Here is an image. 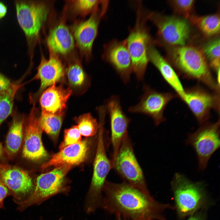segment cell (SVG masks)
<instances>
[{"instance_id": "obj_23", "label": "cell", "mask_w": 220, "mask_h": 220, "mask_svg": "<svg viewBox=\"0 0 220 220\" xmlns=\"http://www.w3.org/2000/svg\"><path fill=\"white\" fill-rule=\"evenodd\" d=\"M65 79L72 92H81L86 89L90 84V80L81 64L78 61L69 63L65 68Z\"/></svg>"}, {"instance_id": "obj_11", "label": "cell", "mask_w": 220, "mask_h": 220, "mask_svg": "<svg viewBox=\"0 0 220 220\" xmlns=\"http://www.w3.org/2000/svg\"><path fill=\"white\" fill-rule=\"evenodd\" d=\"M219 92H211L196 86L185 90L182 100L200 124L207 122L212 109L219 111Z\"/></svg>"}, {"instance_id": "obj_14", "label": "cell", "mask_w": 220, "mask_h": 220, "mask_svg": "<svg viewBox=\"0 0 220 220\" xmlns=\"http://www.w3.org/2000/svg\"><path fill=\"white\" fill-rule=\"evenodd\" d=\"M38 110L35 104H33L27 118L24 131L23 156L32 160H41L47 155L42 140L43 130L39 123Z\"/></svg>"}, {"instance_id": "obj_20", "label": "cell", "mask_w": 220, "mask_h": 220, "mask_svg": "<svg viewBox=\"0 0 220 220\" xmlns=\"http://www.w3.org/2000/svg\"><path fill=\"white\" fill-rule=\"evenodd\" d=\"M72 93L69 87L62 84L49 87L39 97L41 112L56 114L65 112L67 102Z\"/></svg>"}, {"instance_id": "obj_38", "label": "cell", "mask_w": 220, "mask_h": 220, "mask_svg": "<svg viewBox=\"0 0 220 220\" xmlns=\"http://www.w3.org/2000/svg\"><path fill=\"white\" fill-rule=\"evenodd\" d=\"M117 220H126L123 219H122L120 217H118Z\"/></svg>"}, {"instance_id": "obj_13", "label": "cell", "mask_w": 220, "mask_h": 220, "mask_svg": "<svg viewBox=\"0 0 220 220\" xmlns=\"http://www.w3.org/2000/svg\"><path fill=\"white\" fill-rule=\"evenodd\" d=\"M144 93L139 102L130 107L128 111L132 113H141L151 117L158 125L164 122V112L169 102L175 97L170 92H161L147 85L143 87Z\"/></svg>"}, {"instance_id": "obj_32", "label": "cell", "mask_w": 220, "mask_h": 220, "mask_svg": "<svg viewBox=\"0 0 220 220\" xmlns=\"http://www.w3.org/2000/svg\"><path fill=\"white\" fill-rule=\"evenodd\" d=\"M81 135L77 125L72 126L71 128L64 131V141L59 146L60 150L72 145L81 141Z\"/></svg>"}, {"instance_id": "obj_8", "label": "cell", "mask_w": 220, "mask_h": 220, "mask_svg": "<svg viewBox=\"0 0 220 220\" xmlns=\"http://www.w3.org/2000/svg\"><path fill=\"white\" fill-rule=\"evenodd\" d=\"M112 167L125 182L144 192L149 193L128 133L123 140Z\"/></svg>"}, {"instance_id": "obj_16", "label": "cell", "mask_w": 220, "mask_h": 220, "mask_svg": "<svg viewBox=\"0 0 220 220\" xmlns=\"http://www.w3.org/2000/svg\"><path fill=\"white\" fill-rule=\"evenodd\" d=\"M106 103L105 105L110 120L111 140L113 150L111 160L112 165L123 140L128 133L127 129L131 119L123 112L118 96H112Z\"/></svg>"}, {"instance_id": "obj_5", "label": "cell", "mask_w": 220, "mask_h": 220, "mask_svg": "<svg viewBox=\"0 0 220 220\" xmlns=\"http://www.w3.org/2000/svg\"><path fill=\"white\" fill-rule=\"evenodd\" d=\"M105 119H99L97 143L93 165V172L90 187L87 193L85 205L86 212L89 214L101 207L102 192L106 177L112 169L111 160L108 157L104 138Z\"/></svg>"}, {"instance_id": "obj_29", "label": "cell", "mask_w": 220, "mask_h": 220, "mask_svg": "<svg viewBox=\"0 0 220 220\" xmlns=\"http://www.w3.org/2000/svg\"><path fill=\"white\" fill-rule=\"evenodd\" d=\"M20 86L15 85L0 94V125L11 113L15 94Z\"/></svg>"}, {"instance_id": "obj_24", "label": "cell", "mask_w": 220, "mask_h": 220, "mask_svg": "<svg viewBox=\"0 0 220 220\" xmlns=\"http://www.w3.org/2000/svg\"><path fill=\"white\" fill-rule=\"evenodd\" d=\"M205 37L217 36L219 34L220 19L219 14L199 16L193 14L188 19Z\"/></svg>"}, {"instance_id": "obj_3", "label": "cell", "mask_w": 220, "mask_h": 220, "mask_svg": "<svg viewBox=\"0 0 220 220\" xmlns=\"http://www.w3.org/2000/svg\"><path fill=\"white\" fill-rule=\"evenodd\" d=\"M136 6L135 24L126 40L131 58L132 72L140 81L144 78L149 61L148 48L153 42L147 24L150 13L145 9L140 2H138Z\"/></svg>"}, {"instance_id": "obj_19", "label": "cell", "mask_w": 220, "mask_h": 220, "mask_svg": "<svg viewBox=\"0 0 220 220\" xmlns=\"http://www.w3.org/2000/svg\"><path fill=\"white\" fill-rule=\"evenodd\" d=\"M90 144V141L86 139L64 148L44 163L42 169L44 170L50 167L72 166L79 164L86 158Z\"/></svg>"}, {"instance_id": "obj_39", "label": "cell", "mask_w": 220, "mask_h": 220, "mask_svg": "<svg viewBox=\"0 0 220 220\" xmlns=\"http://www.w3.org/2000/svg\"><path fill=\"white\" fill-rule=\"evenodd\" d=\"M61 219H62V218H60L58 220H61Z\"/></svg>"}, {"instance_id": "obj_1", "label": "cell", "mask_w": 220, "mask_h": 220, "mask_svg": "<svg viewBox=\"0 0 220 220\" xmlns=\"http://www.w3.org/2000/svg\"><path fill=\"white\" fill-rule=\"evenodd\" d=\"M102 207L126 220H167L164 213L172 208L159 202L150 195L124 182L106 181Z\"/></svg>"}, {"instance_id": "obj_9", "label": "cell", "mask_w": 220, "mask_h": 220, "mask_svg": "<svg viewBox=\"0 0 220 220\" xmlns=\"http://www.w3.org/2000/svg\"><path fill=\"white\" fill-rule=\"evenodd\" d=\"M220 120L212 123L206 122L195 132L189 134L186 140L196 153L199 169L203 170L214 152L220 147Z\"/></svg>"}, {"instance_id": "obj_27", "label": "cell", "mask_w": 220, "mask_h": 220, "mask_svg": "<svg viewBox=\"0 0 220 220\" xmlns=\"http://www.w3.org/2000/svg\"><path fill=\"white\" fill-rule=\"evenodd\" d=\"M201 50L210 67L217 73L220 72V39L216 37L206 42Z\"/></svg>"}, {"instance_id": "obj_2", "label": "cell", "mask_w": 220, "mask_h": 220, "mask_svg": "<svg viewBox=\"0 0 220 220\" xmlns=\"http://www.w3.org/2000/svg\"><path fill=\"white\" fill-rule=\"evenodd\" d=\"M168 55L170 63L183 77L197 80L214 91L219 92V85L201 49L191 45L172 47Z\"/></svg>"}, {"instance_id": "obj_31", "label": "cell", "mask_w": 220, "mask_h": 220, "mask_svg": "<svg viewBox=\"0 0 220 220\" xmlns=\"http://www.w3.org/2000/svg\"><path fill=\"white\" fill-rule=\"evenodd\" d=\"M102 0H78L73 1L75 10L82 15L92 13L98 7Z\"/></svg>"}, {"instance_id": "obj_12", "label": "cell", "mask_w": 220, "mask_h": 220, "mask_svg": "<svg viewBox=\"0 0 220 220\" xmlns=\"http://www.w3.org/2000/svg\"><path fill=\"white\" fill-rule=\"evenodd\" d=\"M0 180L11 192L13 201L18 205L30 197L35 187L27 171L7 165L0 164Z\"/></svg>"}, {"instance_id": "obj_15", "label": "cell", "mask_w": 220, "mask_h": 220, "mask_svg": "<svg viewBox=\"0 0 220 220\" xmlns=\"http://www.w3.org/2000/svg\"><path fill=\"white\" fill-rule=\"evenodd\" d=\"M108 4V1H102L101 7L94 11L88 19L77 24L74 28V37L78 47L88 57L91 56L100 21L106 12Z\"/></svg>"}, {"instance_id": "obj_34", "label": "cell", "mask_w": 220, "mask_h": 220, "mask_svg": "<svg viewBox=\"0 0 220 220\" xmlns=\"http://www.w3.org/2000/svg\"><path fill=\"white\" fill-rule=\"evenodd\" d=\"M14 85L7 78L0 73V94L9 90Z\"/></svg>"}, {"instance_id": "obj_28", "label": "cell", "mask_w": 220, "mask_h": 220, "mask_svg": "<svg viewBox=\"0 0 220 220\" xmlns=\"http://www.w3.org/2000/svg\"><path fill=\"white\" fill-rule=\"evenodd\" d=\"M81 135L92 137L98 132L99 124L90 113H86L74 118Z\"/></svg>"}, {"instance_id": "obj_21", "label": "cell", "mask_w": 220, "mask_h": 220, "mask_svg": "<svg viewBox=\"0 0 220 220\" xmlns=\"http://www.w3.org/2000/svg\"><path fill=\"white\" fill-rule=\"evenodd\" d=\"M148 56L150 61L158 69L166 82L175 91L182 99L185 92L178 74L171 66L161 55L153 45V42L149 46Z\"/></svg>"}, {"instance_id": "obj_22", "label": "cell", "mask_w": 220, "mask_h": 220, "mask_svg": "<svg viewBox=\"0 0 220 220\" xmlns=\"http://www.w3.org/2000/svg\"><path fill=\"white\" fill-rule=\"evenodd\" d=\"M47 43L50 51L55 53L65 55L74 49V40L67 27L61 23L50 31Z\"/></svg>"}, {"instance_id": "obj_25", "label": "cell", "mask_w": 220, "mask_h": 220, "mask_svg": "<svg viewBox=\"0 0 220 220\" xmlns=\"http://www.w3.org/2000/svg\"><path fill=\"white\" fill-rule=\"evenodd\" d=\"M24 120L14 117L8 131L6 142V150L8 156L12 158L18 152L23 138Z\"/></svg>"}, {"instance_id": "obj_18", "label": "cell", "mask_w": 220, "mask_h": 220, "mask_svg": "<svg viewBox=\"0 0 220 220\" xmlns=\"http://www.w3.org/2000/svg\"><path fill=\"white\" fill-rule=\"evenodd\" d=\"M65 68L61 60L51 51L49 58L46 59L42 56L36 74L31 80H39V90L31 98L35 104L42 93L47 88L57 82L65 80Z\"/></svg>"}, {"instance_id": "obj_30", "label": "cell", "mask_w": 220, "mask_h": 220, "mask_svg": "<svg viewBox=\"0 0 220 220\" xmlns=\"http://www.w3.org/2000/svg\"><path fill=\"white\" fill-rule=\"evenodd\" d=\"M194 0H174L169 1L175 13L185 19L193 15L195 3Z\"/></svg>"}, {"instance_id": "obj_26", "label": "cell", "mask_w": 220, "mask_h": 220, "mask_svg": "<svg viewBox=\"0 0 220 220\" xmlns=\"http://www.w3.org/2000/svg\"><path fill=\"white\" fill-rule=\"evenodd\" d=\"M65 113L51 114L41 112L40 115L39 123L43 130L54 140L58 137Z\"/></svg>"}, {"instance_id": "obj_35", "label": "cell", "mask_w": 220, "mask_h": 220, "mask_svg": "<svg viewBox=\"0 0 220 220\" xmlns=\"http://www.w3.org/2000/svg\"><path fill=\"white\" fill-rule=\"evenodd\" d=\"M206 209H202L189 216L186 220H207Z\"/></svg>"}, {"instance_id": "obj_10", "label": "cell", "mask_w": 220, "mask_h": 220, "mask_svg": "<svg viewBox=\"0 0 220 220\" xmlns=\"http://www.w3.org/2000/svg\"><path fill=\"white\" fill-rule=\"evenodd\" d=\"M149 20L156 27L159 39L172 47L186 45L191 32L190 25L186 19L179 16L150 13Z\"/></svg>"}, {"instance_id": "obj_6", "label": "cell", "mask_w": 220, "mask_h": 220, "mask_svg": "<svg viewBox=\"0 0 220 220\" xmlns=\"http://www.w3.org/2000/svg\"><path fill=\"white\" fill-rule=\"evenodd\" d=\"M72 167L64 165L57 167L38 176L33 193L26 200L18 205L17 210L22 211L31 206L39 205L57 194L68 195L70 188L66 185L65 177Z\"/></svg>"}, {"instance_id": "obj_4", "label": "cell", "mask_w": 220, "mask_h": 220, "mask_svg": "<svg viewBox=\"0 0 220 220\" xmlns=\"http://www.w3.org/2000/svg\"><path fill=\"white\" fill-rule=\"evenodd\" d=\"M171 184L179 218H184L206 209L208 199L203 183L193 182L182 174L176 173Z\"/></svg>"}, {"instance_id": "obj_37", "label": "cell", "mask_w": 220, "mask_h": 220, "mask_svg": "<svg viewBox=\"0 0 220 220\" xmlns=\"http://www.w3.org/2000/svg\"><path fill=\"white\" fill-rule=\"evenodd\" d=\"M3 148L2 144L0 142V157H1L3 154Z\"/></svg>"}, {"instance_id": "obj_7", "label": "cell", "mask_w": 220, "mask_h": 220, "mask_svg": "<svg viewBox=\"0 0 220 220\" xmlns=\"http://www.w3.org/2000/svg\"><path fill=\"white\" fill-rule=\"evenodd\" d=\"M15 4L18 23L30 49L47 19L49 8L44 2L34 1H15Z\"/></svg>"}, {"instance_id": "obj_33", "label": "cell", "mask_w": 220, "mask_h": 220, "mask_svg": "<svg viewBox=\"0 0 220 220\" xmlns=\"http://www.w3.org/2000/svg\"><path fill=\"white\" fill-rule=\"evenodd\" d=\"M12 196L10 191L0 180V208H4V201L9 196Z\"/></svg>"}, {"instance_id": "obj_36", "label": "cell", "mask_w": 220, "mask_h": 220, "mask_svg": "<svg viewBox=\"0 0 220 220\" xmlns=\"http://www.w3.org/2000/svg\"><path fill=\"white\" fill-rule=\"evenodd\" d=\"M7 11L6 7L3 3L0 2V19L6 15Z\"/></svg>"}, {"instance_id": "obj_17", "label": "cell", "mask_w": 220, "mask_h": 220, "mask_svg": "<svg viewBox=\"0 0 220 220\" xmlns=\"http://www.w3.org/2000/svg\"><path fill=\"white\" fill-rule=\"evenodd\" d=\"M102 59L109 64L125 83L130 81L132 71L131 58L126 39H113L103 46Z\"/></svg>"}]
</instances>
